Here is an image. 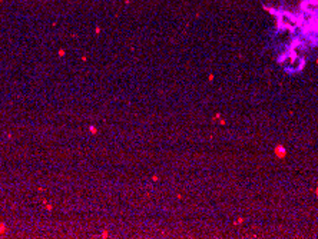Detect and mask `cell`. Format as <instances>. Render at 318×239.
<instances>
[{
  "label": "cell",
  "mask_w": 318,
  "mask_h": 239,
  "mask_svg": "<svg viewBox=\"0 0 318 239\" xmlns=\"http://www.w3.org/2000/svg\"><path fill=\"white\" fill-rule=\"evenodd\" d=\"M274 153L275 156L278 158V159H285V156H287V149L282 146V145H277V146L274 147Z\"/></svg>",
  "instance_id": "obj_1"
},
{
  "label": "cell",
  "mask_w": 318,
  "mask_h": 239,
  "mask_svg": "<svg viewBox=\"0 0 318 239\" xmlns=\"http://www.w3.org/2000/svg\"><path fill=\"white\" fill-rule=\"evenodd\" d=\"M315 193H317V196H318V188H317V192H315Z\"/></svg>",
  "instance_id": "obj_2"
}]
</instances>
